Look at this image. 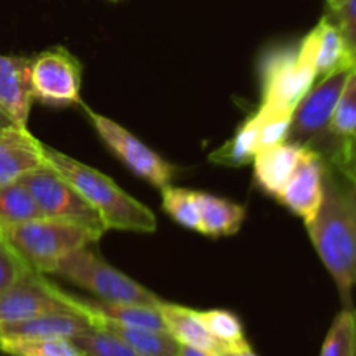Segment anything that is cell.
<instances>
[{
  "label": "cell",
  "instance_id": "obj_1",
  "mask_svg": "<svg viewBox=\"0 0 356 356\" xmlns=\"http://www.w3.org/2000/svg\"><path fill=\"white\" fill-rule=\"evenodd\" d=\"M313 247L332 277L344 308L356 287V181L325 162L323 200L315 219L306 225Z\"/></svg>",
  "mask_w": 356,
  "mask_h": 356
},
{
  "label": "cell",
  "instance_id": "obj_2",
  "mask_svg": "<svg viewBox=\"0 0 356 356\" xmlns=\"http://www.w3.org/2000/svg\"><path fill=\"white\" fill-rule=\"evenodd\" d=\"M45 163L65 177L99 214L106 229L153 233L156 218L146 205L122 190L111 177L44 145Z\"/></svg>",
  "mask_w": 356,
  "mask_h": 356
},
{
  "label": "cell",
  "instance_id": "obj_3",
  "mask_svg": "<svg viewBox=\"0 0 356 356\" xmlns=\"http://www.w3.org/2000/svg\"><path fill=\"white\" fill-rule=\"evenodd\" d=\"M313 30L294 47L268 52L261 61V108L292 113L316 82Z\"/></svg>",
  "mask_w": 356,
  "mask_h": 356
},
{
  "label": "cell",
  "instance_id": "obj_4",
  "mask_svg": "<svg viewBox=\"0 0 356 356\" xmlns=\"http://www.w3.org/2000/svg\"><path fill=\"white\" fill-rule=\"evenodd\" d=\"M13 249L33 271L54 275L58 264L73 250L94 245L96 233L75 222L38 218L2 229Z\"/></svg>",
  "mask_w": 356,
  "mask_h": 356
},
{
  "label": "cell",
  "instance_id": "obj_5",
  "mask_svg": "<svg viewBox=\"0 0 356 356\" xmlns=\"http://www.w3.org/2000/svg\"><path fill=\"white\" fill-rule=\"evenodd\" d=\"M54 275L72 282L104 302L146 306H159L162 302L159 296L108 264L92 245L68 254L58 264Z\"/></svg>",
  "mask_w": 356,
  "mask_h": 356
},
{
  "label": "cell",
  "instance_id": "obj_6",
  "mask_svg": "<svg viewBox=\"0 0 356 356\" xmlns=\"http://www.w3.org/2000/svg\"><path fill=\"white\" fill-rule=\"evenodd\" d=\"M19 181L35 198L44 218L75 222L96 233L99 238L108 232L99 214L87 204L86 198L47 163Z\"/></svg>",
  "mask_w": 356,
  "mask_h": 356
},
{
  "label": "cell",
  "instance_id": "obj_7",
  "mask_svg": "<svg viewBox=\"0 0 356 356\" xmlns=\"http://www.w3.org/2000/svg\"><path fill=\"white\" fill-rule=\"evenodd\" d=\"M89 120L99 138L103 139L104 145L110 148V152L127 167L131 172L145 179L152 186L159 188L160 191L163 188L170 186L176 176L177 169L170 162L159 155L155 149L146 146L139 138H136L131 131L122 127L111 118L104 115L94 113L92 110H87Z\"/></svg>",
  "mask_w": 356,
  "mask_h": 356
},
{
  "label": "cell",
  "instance_id": "obj_8",
  "mask_svg": "<svg viewBox=\"0 0 356 356\" xmlns=\"http://www.w3.org/2000/svg\"><path fill=\"white\" fill-rule=\"evenodd\" d=\"M33 97L51 108L82 104V65L61 45L45 49L31 58Z\"/></svg>",
  "mask_w": 356,
  "mask_h": 356
},
{
  "label": "cell",
  "instance_id": "obj_9",
  "mask_svg": "<svg viewBox=\"0 0 356 356\" xmlns=\"http://www.w3.org/2000/svg\"><path fill=\"white\" fill-rule=\"evenodd\" d=\"M351 70V68H350ZM350 70H339L316 80L292 111L287 141L316 149L329 136L330 120L336 110Z\"/></svg>",
  "mask_w": 356,
  "mask_h": 356
},
{
  "label": "cell",
  "instance_id": "obj_10",
  "mask_svg": "<svg viewBox=\"0 0 356 356\" xmlns=\"http://www.w3.org/2000/svg\"><path fill=\"white\" fill-rule=\"evenodd\" d=\"M65 312L73 309L61 298V289L33 270L0 292V325Z\"/></svg>",
  "mask_w": 356,
  "mask_h": 356
},
{
  "label": "cell",
  "instance_id": "obj_11",
  "mask_svg": "<svg viewBox=\"0 0 356 356\" xmlns=\"http://www.w3.org/2000/svg\"><path fill=\"white\" fill-rule=\"evenodd\" d=\"M323 174L325 160L318 152L306 148L292 176L282 188L277 200L305 221V225L315 219L323 200Z\"/></svg>",
  "mask_w": 356,
  "mask_h": 356
},
{
  "label": "cell",
  "instance_id": "obj_12",
  "mask_svg": "<svg viewBox=\"0 0 356 356\" xmlns=\"http://www.w3.org/2000/svg\"><path fill=\"white\" fill-rule=\"evenodd\" d=\"M45 165L44 143L28 132L26 127L0 131V188L16 183L26 174Z\"/></svg>",
  "mask_w": 356,
  "mask_h": 356
},
{
  "label": "cell",
  "instance_id": "obj_13",
  "mask_svg": "<svg viewBox=\"0 0 356 356\" xmlns=\"http://www.w3.org/2000/svg\"><path fill=\"white\" fill-rule=\"evenodd\" d=\"M31 58L0 54V106L19 127H26L33 104Z\"/></svg>",
  "mask_w": 356,
  "mask_h": 356
},
{
  "label": "cell",
  "instance_id": "obj_14",
  "mask_svg": "<svg viewBox=\"0 0 356 356\" xmlns=\"http://www.w3.org/2000/svg\"><path fill=\"white\" fill-rule=\"evenodd\" d=\"M306 146L292 141L261 148L254 156V181L270 197H278L298 167Z\"/></svg>",
  "mask_w": 356,
  "mask_h": 356
},
{
  "label": "cell",
  "instance_id": "obj_15",
  "mask_svg": "<svg viewBox=\"0 0 356 356\" xmlns=\"http://www.w3.org/2000/svg\"><path fill=\"white\" fill-rule=\"evenodd\" d=\"M90 327L92 325L89 320L79 313H49L23 322L0 325V339H45V337L75 339Z\"/></svg>",
  "mask_w": 356,
  "mask_h": 356
},
{
  "label": "cell",
  "instance_id": "obj_16",
  "mask_svg": "<svg viewBox=\"0 0 356 356\" xmlns=\"http://www.w3.org/2000/svg\"><path fill=\"white\" fill-rule=\"evenodd\" d=\"M162 318L165 322L167 330L170 336L183 346L198 348V350L211 351L219 356H225L226 351L214 337L209 334L204 323L198 320L197 309L186 308V306L174 305V302L163 301L159 305Z\"/></svg>",
  "mask_w": 356,
  "mask_h": 356
},
{
  "label": "cell",
  "instance_id": "obj_17",
  "mask_svg": "<svg viewBox=\"0 0 356 356\" xmlns=\"http://www.w3.org/2000/svg\"><path fill=\"white\" fill-rule=\"evenodd\" d=\"M356 132V66L350 70L344 82L341 96L337 99L332 120H330L329 136L325 141L315 149L323 160H332L341 152L344 145L353 138Z\"/></svg>",
  "mask_w": 356,
  "mask_h": 356
},
{
  "label": "cell",
  "instance_id": "obj_18",
  "mask_svg": "<svg viewBox=\"0 0 356 356\" xmlns=\"http://www.w3.org/2000/svg\"><path fill=\"white\" fill-rule=\"evenodd\" d=\"M195 198L200 212L202 235L216 236V238L232 236L242 228L247 212L240 204L204 191H195Z\"/></svg>",
  "mask_w": 356,
  "mask_h": 356
},
{
  "label": "cell",
  "instance_id": "obj_19",
  "mask_svg": "<svg viewBox=\"0 0 356 356\" xmlns=\"http://www.w3.org/2000/svg\"><path fill=\"white\" fill-rule=\"evenodd\" d=\"M90 325L96 329L106 330L120 337L139 356H179L181 344L170 336L167 330L143 329V327H129L122 323L108 322V320H92Z\"/></svg>",
  "mask_w": 356,
  "mask_h": 356
},
{
  "label": "cell",
  "instance_id": "obj_20",
  "mask_svg": "<svg viewBox=\"0 0 356 356\" xmlns=\"http://www.w3.org/2000/svg\"><path fill=\"white\" fill-rule=\"evenodd\" d=\"M313 33H315L316 42V80L323 79L334 72H339V70L353 68L355 65L348 54L343 35L327 14H323L318 24L313 28Z\"/></svg>",
  "mask_w": 356,
  "mask_h": 356
},
{
  "label": "cell",
  "instance_id": "obj_21",
  "mask_svg": "<svg viewBox=\"0 0 356 356\" xmlns=\"http://www.w3.org/2000/svg\"><path fill=\"white\" fill-rule=\"evenodd\" d=\"M261 111H254L252 115L242 122L233 138L226 141L221 148L209 155V160L218 165L242 167L254 160L256 153L261 149Z\"/></svg>",
  "mask_w": 356,
  "mask_h": 356
},
{
  "label": "cell",
  "instance_id": "obj_22",
  "mask_svg": "<svg viewBox=\"0 0 356 356\" xmlns=\"http://www.w3.org/2000/svg\"><path fill=\"white\" fill-rule=\"evenodd\" d=\"M38 218H44V214L21 181L0 188V229Z\"/></svg>",
  "mask_w": 356,
  "mask_h": 356
},
{
  "label": "cell",
  "instance_id": "obj_23",
  "mask_svg": "<svg viewBox=\"0 0 356 356\" xmlns=\"http://www.w3.org/2000/svg\"><path fill=\"white\" fill-rule=\"evenodd\" d=\"M197 316L204 323L205 329L209 330V334L225 348L226 355L250 348L245 332H243L242 322L232 312H226V309L198 312L197 309Z\"/></svg>",
  "mask_w": 356,
  "mask_h": 356
},
{
  "label": "cell",
  "instance_id": "obj_24",
  "mask_svg": "<svg viewBox=\"0 0 356 356\" xmlns=\"http://www.w3.org/2000/svg\"><path fill=\"white\" fill-rule=\"evenodd\" d=\"M0 353L7 356H83L72 339H0Z\"/></svg>",
  "mask_w": 356,
  "mask_h": 356
},
{
  "label": "cell",
  "instance_id": "obj_25",
  "mask_svg": "<svg viewBox=\"0 0 356 356\" xmlns=\"http://www.w3.org/2000/svg\"><path fill=\"white\" fill-rule=\"evenodd\" d=\"M320 356H356V309L344 308L334 318Z\"/></svg>",
  "mask_w": 356,
  "mask_h": 356
},
{
  "label": "cell",
  "instance_id": "obj_26",
  "mask_svg": "<svg viewBox=\"0 0 356 356\" xmlns=\"http://www.w3.org/2000/svg\"><path fill=\"white\" fill-rule=\"evenodd\" d=\"M162 207L181 226L200 233V212H198L195 191L174 188L170 184L162 190Z\"/></svg>",
  "mask_w": 356,
  "mask_h": 356
},
{
  "label": "cell",
  "instance_id": "obj_27",
  "mask_svg": "<svg viewBox=\"0 0 356 356\" xmlns=\"http://www.w3.org/2000/svg\"><path fill=\"white\" fill-rule=\"evenodd\" d=\"M72 341L83 356H139L120 337L96 327H90Z\"/></svg>",
  "mask_w": 356,
  "mask_h": 356
},
{
  "label": "cell",
  "instance_id": "obj_28",
  "mask_svg": "<svg viewBox=\"0 0 356 356\" xmlns=\"http://www.w3.org/2000/svg\"><path fill=\"white\" fill-rule=\"evenodd\" d=\"M325 14L339 28L348 54L356 66V0H334L327 3Z\"/></svg>",
  "mask_w": 356,
  "mask_h": 356
},
{
  "label": "cell",
  "instance_id": "obj_29",
  "mask_svg": "<svg viewBox=\"0 0 356 356\" xmlns=\"http://www.w3.org/2000/svg\"><path fill=\"white\" fill-rule=\"evenodd\" d=\"M31 268L19 257V254L13 249L9 240L0 229V292L14 284L17 278L23 277Z\"/></svg>",
  "mask_w": 356,
  "mask_h": 356
},
{
  "label": "cell",
  "instance_id": "obj_30",
  "mask_svg": "<svg viewBox=\"0 0 356 356\" xmlns=\"http://www.w3.org/2000/svg\"><path fill=\"white\" fill-rule=\"evenodd\" d=\"M348 174H356V132L332 160H325Z\"/></svg>",
  "mask_w": 356,
  "mask_h": 356
},
{
  "label": "cell",
  "instance_id": "obj_31",
  "mask_svg": "<svg viewBox=\"0 0 356 356\" xmlns=\"http://www.w3.org/2000/svg\"><path fill=\"white\" fill-rule=\"evenodd\" d=\"M179 356H219V355L211 353V351L198 350V348L183 346V344H181V348H179Z\"/></svg>",
  "mask_w": 356,
  "mask_h": 356
},
{
  "label": "cell",
  "instance_id": "obj_32",
  "mask_svg": "<svg viewBox=\"0 0 356 356\" xmlns=\"http://www.w3.org/2000/svg\"><path fill=\"white\" fill-rule=\"evenodd\" d=\"M14 120L9 117V115L6 113V111L2 110V106H0V131H3V129H9V127H14ZM19 127V125H17Z\"/></svg>",
  "mask_w": 356,
  "mask_h": 356
},
{
  "label": "cell",
  "instance_id": "obj_33",
  "mask_svg": "<svg viewBox=\"0 0 356 356\" xmlns=\"http://www.w3.org/2000/svg\"><path fill=\"white\" fill-rule=\"evenodd\" d=\"M225 356H257L256 353H254L250 348H247V350H240V351H233V353H228Z\"/></svg>",
  "mask_w": 356,
  "mask_h": 356
},
{
  "label": "cell",
  "instance_id": "obj_34",
  "mask_svg": "<svg viewBox=\"0 0 356 356\" xmlns=\"http://www.w3.org/2000/svg\"><path fill=\"white\" fill-rule=\"evenodd\" d=\"M343 172H344V170H343ZM346 174H348V172H346ZM350 176H351V177H353V179L356 181V174H350Z\"/></svg>",
  "mask_w": 356,
  "mask_h": 356
},
{
  "label": "cell",
  "instance_id": "obj_35",
  "mask_svg": "<svg viewBox=\"0 0 356 356\" xmlns=\"http://www.w3.org/2000/svg\"><path fill=\"white\" fill-rule=\"evenodd\" d=\"M325 2H327V3H330V2H334V0H325Z\"/></svg>",
  "mask_w": 356,
  "mask_h": 356
},
{
  "label": "cell",
  "instance_id": "obj_36",
  "mask_svg": "<svg viewBox=\"0 0 356 356\" xmlns=\"http://www.w3.org/2000/svg\"><path fill=\"white\" fill-rule=\"evenodd\" d=\"M110 2H120V0H110Z\"/></svg>",
  "mask_w": 356,
  "mask_h": 356
}]
</instances>
